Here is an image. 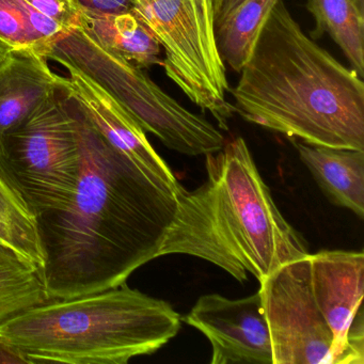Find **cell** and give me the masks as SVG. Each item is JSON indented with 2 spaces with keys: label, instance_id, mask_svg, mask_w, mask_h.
I'll list each match as a JSON object with an SVG mask.
<instances>
[{
  "label": "cell",
  "instance_id": "cell-1",
  "mask_svg": "<svg viewBox=\"0 0 364 364\" xmlns=\"http://www.w3.org/2000/svg\"><path fill=\"white\" fill-rule=\"evenodd\" d=\"M65 95L77 125L82 161L71 197L37 215L46 255L41 278L48 300L127 283L138 268L161 257L178 210L176 191L110 146Z\"/></svg>",
  "mask_w": 364,
  "mask_h": 364
},
{
  "label": "cell",
  "instance_id": "cell-2",
  "mask_svg": "<svg viewBox=\"0 0 364 364\" xmlns=\"http://www.w3.org/2000/svg\"><path fill=\"white\" fill-rule=\"evenodd\" d=\"M231 89L234 112L304 144L364 151V85L279 0Z\"/></svg>",
  "mask_w": 364,
  "mask_h": 364
},
{
  "label": "cell",
  "instance_id": "cell-3",
  "mask_svg": "<svg viewBox=\"0 0 364 364\" xmlns=\"http://www.w3.org/2000/svg\"><path fill=\"white\" fill-rule=\"evenodd\" d=\"M205 182L178 197L176 218L161 250L199 257L245 282H261L289 262L308 257V242L274 204L242 137L205 155Z\"/></svg>",
  "mask_w": 364,
  "mask_h": 364
},
{
  "label": "cell",
  "instance_id": "cell-4",
  "mask_svg": "<svg viewBox=\"0 0 364 364\" xmlns=\"http://www.w3.org/2000/svg\"><path fill=\"white\" fill-rule=\"evenodd\" d=\"M180 328L168 302L124 283L38 304L0 325V336L31 364H127L161 349Z\"/></svg>",
  "mask_w": 364,
  "mask_h": 364
},
{
  "label": "cell",
  "instance_id": "cell-5",
  "mask_svg": "<svg viewBox=\"0 0 364 364\" xmlns=\"http://www.w3.org/2000/svg\"><path fill=\"white\" fill-rule=\"evenodd\" d=\"M46 56L76 68L100 85L144 132L156 136L167 148L199 156L225 146V137L212 123L183 107L142 69L100 46L80 23L53 41Z\"/></svg>",
  "mask_w": 364,
  "mask_h": 364
},
{
  "label": "cell",
  "instance_id": "cell-6",
  "mask_svg": "<svg viewBox=\"0 0 364 364\" xmlns=\"http://www.w3.org/2000/svg\"><path fill=\"white\" fill-rule=\"evenodd\" d=\"M132 12L163 48L166 75L229 129L233 106L216 38L214 0H131Z\"/></svg>",
  "mask_w": 364,
  "mask_h": 364
},
{
  "label": "cell",
  "instance_id": "cell-7",
  "mask_svg": "<svg viewBox=\"0 0 364 364\" xmlns=\"http://www.w3.org/2000/svg\"><path fill=\"white\" fill-rule=\"evenodd\" d=\"M82 161L77 125L63 87L0 144V163L37 215L71 197Z\"/></svg>",
  "mask_w": 364,
  "mask_h": 364
},
{
  "label": "cell",
  "instance_id": "cell-8",
  "mask_svg": "<svg viewBox=\"0 0 364 364\" xmlns=\"http://www.w3.org/2000/svg\"><path fill=\"white\" fill-rule=\"evenodd\" d=\"M272 364H334L333 334L310 282L309 255L284 264L259 282Z\"/></svg>",
  "mask_w": 364,
  "mask_h": 364
},
{
  "label": "cell",
  "instance_id": "cell-9",
  "mask_svg": "<svg viewBox=\"0 0 364 364\" xmlns=\"http://www.w3.org/2000/svg\"><path fill=\"white\" fill-rule=\"evenodd\" d=\"M210 341L212 364H272L269 329L259 291L240 299L201 296L184 317Z\"/></svg>",
  "mask_w": 364,
  "mask_h": 364
},
{
  "label": "cell",
  "instance_id": "cell-10",
  "mask_svg": "<svg viewBox=\"0 0 364 364\" xmlns=\"http://www.w3.org/2000/svg\"><path fill=\"white\" fill-rule=\"evenodd\" d=\"M69 76L60 77L65 92L78 104L91 124L117 151L146 173L169 185L176 196L184 188L169 166L157 154L137 121L97 82L65 63Z\"/></svg>",
  "mask_w": 364,
  "mask_h": 364
},
{
  "label": "cell",
  "instance_id": "cell-11",
  "mask_svg": "<svg viewBox=\"0 0 364 364\" xmlns=\"http://www.w3.org/2000/svg\"><path fill=\"white\" fill-rule=\"evenodd\" d=\"M313 297L333 334L334 364H343L347 336L364 289L362 251L321 250L309 255Z\"/></svg>",
  "mask_w": 364,
  "mask_h": 364
},
{
  "label": "cell",
  "instance_id": "cell-12",
  "mask_svg": "<svg viewBox=\"0 0 364 364\" xmlns=\"http://www.w3.org/2000/svg\"><path fill=\"white\" fill-rule=\"evenodd\" d=\"M60 87V76L35 48H11L0 57V144Z\"/></svg>",
  "mask_w": 364,
  "mask_h": 364
},
{
  "label": "cell",
  "instance_id": "cell-13",
  "mask_svg": "<svg viewBox=\"0 0 364 364\" xmlns=\"http://www.w3.org/2000/svg\"><path fill=\"white\" fill-rule=\"evenodd\" d=\"M291 142L327 199L363 219L364 151Z\"/></svg>",
  "mask_w": 364,
  "mask_h": 364
},
{
  "label": "cell",
  "instance_id": "cell-14",
  "mask_svg": "<svg viewBox=\"0 0 364 364\" xmlns=\"http://www.w3.org/2000/svg\"><path fill=\"white\" fill-rule=\"evenodd\" d=\"M80 23L100 46L136 67L163 65L161 46L131 10L102 12L80 6Z\"/></svg>",
  "mask_w": 364,
  "mask_h": 364
},
{
  "label": "cell",
  "instance_id": "cell-15",
  "mask_svg": "<svg viewBox=\"0 0 364 364\" xmlns=\"http://www.w3.org/2000/svg\"><path fill=\"white\" fill-rule=\"evenodd\" d=\"M0 244L24 257L41 272L46 261L37 213L0 163Z\"/></svg>",
  "mask_w": 364,
  "mask_h": 364
},
{
  "label": "cell",
  "instance_id": "cell-16",
  "mask_svg": "<svg viewBox=\"0 0 364 364\" xmlns=\"http://www.w3.org/2000/svg\"><path fill=\"white\" fill-rule=\"evenodd\" d=\"M314 18L312 39L328 35L341 48L351 69L364 76V14L353 0H308Z\"/></svg>",
  "mask_w": 364,
  "mask_h": 364
},
{
  "label": "cell",
  "instance_id": "cell-17",
  "mask_svg": "<svg viewBox=\"0 0 364 364\" xmlns=\"http://www.w3.org/2000/svg\"><path fill=\"white\" fill-rule=\"evenodd\" d=\"M279 0H244L216 27L217 46L225 67L240 73Z\"/></svg>",
  "mask_w": 364,
  "mask_h": 364
},
{
  "label": "cell",
  "instance_id": "cell-18",
  "mask_svg": "<svg viewBox=\"0 0 364 364\" xmlns=\"http://www.w3.org/2000/svg\"><path fill=\"white\" fill-rule=\"evenodd\" d=\"M46 301L39 268L0 244V325Z\"/></svg>",
  "mask_w": 364,
  "mask_h": 364
},
{
  "label": "cell",
  "instance_id": "cell-19",
  "mask_svg": "<svg viewBox=\"0 0 364 364\" xmlns=\"http://www.w3.org/2000/svg\"><path fill=\"white\" fill-rule=\"evenodd\" d=\"M65 29L25 3L0 0V40L12 48H31L48 54L50 43Z\"/></svg>",
  "mask_w": 364,
  "mask_h": 364
},
{
  "label": "cell",
  "instance_id": "cell-20",
  "mask_svg": "<svg viewBox=\"0 0 364 364\" xmlns=\"http://www.w3.org/2000/svg\"><path fill=\"white\" fill-rule=\"evenodd\" d=\"M33 9L56 21L63 28H71L80 23V5L77 0H24Z\"/></svg>",
  "mask_w": 364,
  "mask_h": 364
},
{
  "label": "cell",
  "instance_id": "cell-21",
  "mask_svg": "<svg viewBox=\"0 0 364 364\" xmlns=\"http://www.w3.org/2000/svg\"><path fill=\"white\" fill-rule=\"evenodd\" d=\"M82 7L102 12L127 11L131 8V0H77Z\"/></svg>",
  "mask_w": 364,
  "mask_h": 364
},
{
  "label": "cell",
  "instance_id": "cell-22",
  "mask_svg": "<svg viewBox=\"0 0 364 364\" xmlns=\"http://www.w3.org/2000/svg\"><path fill=\"white\" fill-rule=\"evenodd\" d=\"M29 363L28 358L16 345L0 336V364Z\"/></svg>",
  "mask_w": 364,
  "mask_h": 364
},
{
  "label": "cell",
  "instance_id": "cell-23",
  "mask_svg": "<svg viewBox=\"0 0 364 364\" xmlns=\"http://www.w3.org/2000/svg\"><path fill=\"white\" fill-rule=\"evenodd\" d=\"M244 0H214L215 22L220 25Z\"/></svg>",
  "mask_w": 364,
  "mask_h": 364
},
{
  "label": "cell",
  "instance_id": "cell-24",
  "mask_svg": "<svg viewBox=\"0 0 364 364\" xmlns=\"http://www.w3.org/2000/svg\"><path fill=\"white\" fill-rule=\"evenodd\" d=\"M11 48H10L8 44H6L5 42L0 40V57L3 56V55H5L6 53H7L8 50H11Z\"/></svg>",
  "mask_w": 364,
  "mask_h": 364
},
{
  "label": "cell",
  "instance_id": "cell-25",
  "mask_svg": "<svg viewBox=\"0 0 364 364\" xmlns=\"http://www.w3.org/2000/svg\"><path fill=\"white\" fill-rule=\"evenodd\" d=\"M353 3L359 8L360 11L364 14V0H353Z\"/></svg>",
  "mask_w": 364,
  "mask_h": 364
}]
</instances>
